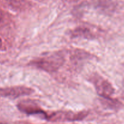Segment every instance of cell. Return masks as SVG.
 I'll list each match as a JSON object with an SVG mask.
<instances>
[{
	"label": "cell",
	"instance_id": "1",
	"mask_svg": "<svg viewBox=\"0 0 124 124\" xmlns=\"http://www.w3.org/2000/svg\"><path fill=\"white\" fill-rule=\"evenodd\" d=\"M65 59L62 52H52L30 61L29 65L46 72L57 71L64 63Z\"/></svg>",
	"mask_w": 124,
	"mask_h": 124
},
{
	"label": "cell",
	"instance_id": "2",
	"mask_svg": "<svg viewBox=\"0 0 124 124\" xmlns=\"http://www.w3.org/2000/svg\"><path fill=\"white\" fill-rule=\"evenodd\" d=\"M92 82L98 95L105 99H111V97L114 93V90L108 81L96 74L92 76Z\"/></svg>",
	"mask_w": 124,
	"mask_h": 124
},
{
	"label": "cell",
	"instance_id": "3",
	"mask_svg": "<svg viewBox=\"0 0 124 124\" xmlns=\"http://www.w3.org/2000/svg\"><path fill=\"white\" fill-rule=\"evenodd\" d=\"M34 90L25 86L5 87L0 88V96L4 98L14 99L23 96L30 95L34 93Z\"/></svg>",
	"mask_w": 124,
	"mask_h": 124
},
{
	"label": "cell",
	"instance_id": "4",
	"mask_svg": "<svg viewBox=\"0 0 124 124\" xmlns=\"http://www.w3.org/2000/svg\"><path fill=\"white\" fill-rule=\"evenodd\" d=\"M18 108L24 113L29 115H41L44 118L48 119L49 116L46 115V113L41 110L37 104L34 102L30 100H26L20 102L17 105Z\"/></svg>",
	"mask_w": 124,
	"mask_h": 124
},
{
	"label": "cell",
	"instance_id": "5",
	"mask_svg": "<svg viewBox=\"0 0 124 124\" xmlns=\"http://www.w3.org/2000/svg\"><path fill=\"white\" fill-rule=\"evenodd\" d=\"M86 116V112H80L74 113L73 112H58L48 117V119L53 121H74L81 120Z\"/></svg>",
	"mask_w": 124,
	"mask_h": 124
},
{
	"label": "cell",
	"instance_id": "6",
	"mask_svg": "<svg viewBox=\"0 0 124 124\" xmlns=\"http://www.w3.org/2000/svg\"><path fill=\"white\" fill-rule=\"evenodd\" d=\"M75 36H81L85 38H88L91 37V33H90V31H89L88 29H83V28H81V29H77L76 30H75V31L73 33Z\"/></svg>",
	"mask_w": 124,
	"mask_h": 124
},
{
	"label": "cell",
	"instance_id": "7",
	"mask_svg": "<svg viewBox=\"0 0 124 124\" xmlns=\"http://www.w3.org/2000/svg\"><path fill=\"white\" fill-rule=\"evenodd\" d=\"M2 41H1V38H0V49H1V47H2Z\"/></svg>",
	"mask_w": 124,
	"mask_h": 124
},
{
	"label": "cell",
	"instance_id": "8",
	"mask_svg": "<svg viewBox=\"0 0 124 124\" xmlns=\"http://www.w3.org/2000/svg\"><path fill=\"white\" fill-rule=\"evenodd\" d=\"M1 19H2V17H1V14H0V22H1Z\"/></svg>",
	"mask_w": 124,
	"mask_h": 124
},
{
	"label": "cell",
	"instance_id": "9",
	"mask_svg": "<svg viewBox=\"0 0 124 124\" xmlns=\"http://www.w3.org/2000/svg\"></svg>",
	"mask_w": 124,
	"mask_h": 124
}]
</instances>
